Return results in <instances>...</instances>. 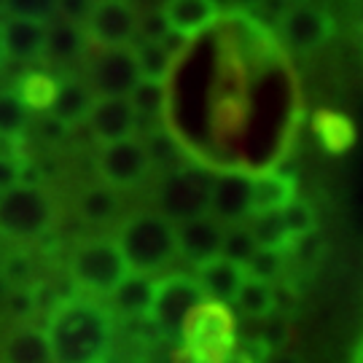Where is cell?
Listing matches in <instances>:
<instances>
[{"mask_svg": "<svg viewBox=\"0 0 363 363\" xmlns=\"http://www.w3.org/2000/svg\"><path fill=\"white\" fill-rule=\"evenodd\" d=\"M164 130L189 164L256 178L277 169L301 121L288 52L267 22L229 9L172 62Z\"/></svg>", "mask_w": 363, "mask_h": 363, "instance_id": "6da1fadb", "label": "cell"}, {"mask_svg": "<svg viewBox=\"0 0 363 363\" xmlns=\"http://www.w3.org/2000/svg\"><path fill=\"white\" fill-rule=\"evenodd\" d=\"M43 334L54 363H103L113 345V318L97 301L67 296L54 301Z\"/></svg>", "mask_w": 363, "mask_h": 363, "instance_id": "7a4b0ae2", "label": "cell"}, {"mask_svg": "<svg viewBox=\"0 0 363 363\" xmlns=\"http://www.w3.org/2000/svg\"><path fill=\"white\" fill-rule=\"evenodd\" d=\"M116 245L130 274H151L178 256L175 226L154 213H135L118 226Z\"/></svg>", "mask_w": 363, "mask_h": 363, "instance_id": "3957f363", "label": "cell"}, {"mask_svg": "<svg viewBox=\"0 0 363 363\" xmlns=\"http://www.w3.org/2000/svg\"><path fill=\"white\" fill-rule=\"evenodd\" d=\"M181 350L194 363H229L237 350V320L226 304L205 301L183 325Z\"/></svg>", "mask_w": 363, "mask_h": 363, "instance_id": "277c9868", "label": "cell"}, {"mask_svg": "<svg viewBox=\"0 0 363 363\" xmlns=\"http://www.w3.org/2000/svg\"><path fill=\"white\" fill-rule=\"evenodd\" d=\"M210 186H213V175L194 164L162 175L154 194L159 216L169 220L172 226L205 218L210 210Z\"/></svg>", "mask_w": 363, "mask_h": 363, "instance_id": "5b68a950", "label": "cell"}, {"mask_svg": "<svg viewBox=\"0 0 363 363\" xmlns=\"http://www.w3.org/2000/svg\"><path fill=\"white\" fill-rule=\"evenodd\" d=\"M84 62H86V78H89L86 86L91 89L94 100L130 97L132 89L140 81V70H138V60H135L132 46L105 49V46L86 43Z\"/></svg>", "mask_w": 363, "mask_h": 363, "instance_id": "8992f818", "label": "cell"}, {"mask_svg": "<svg viewBox=\"0 0 363 363\" xmlns=\"http://www.w3.org/2000/svg\"><path fill=\"white\" fill-rule=\"evenodd\" d=\"M57 210L43 189L16 186L0 194V234L9 240L43 237L54 226Z\"/></svg>", "mask_w": 363, "mask_h": 363, "instance_id": "52a82bcc", "label": "cell"}, {"mask_svg": "<svg viewBox=\"0 0 363 363\" xmlns=\"http://www.w3.org/2000/svg\"><path fill=\"white\" fill-rule=\"evenodd\" d=\"M127 274L130 269H127V261L121 256L116 240H103V237L89 240L78 245L70 259V280L89 294L111 296Z\"/></svg>", "mask_w": 363, "mask_h": 363, "instance_id": "ba28073f", "label": "cell"}, {"mask_svg": "<svg viewBox=\"0 0 363 363\" xmlns=\"http://www.w3.org/2000/svg\"><path fill=\"white\" fill-rule=\"evenodd\" d=\"M208 298L191 274H167L154 283V298L148 320L164 339H181L189 315Z\"/></svg>", "mask_w": 363, "mask_h": 363, "instance_id": "9c48e42d", "label": "cell"}, {"mask_svg": "<svg viewBox=\"0 0 363 363\" xmlns=\"http://www.w3.org/2000/svg\"><path fill=\"white\" fill-rule=\"evenodd\" d=\"M334 30H337V22L323 6L296 3V6H286L280 11L274 35L286 52L312 54L334 35Z\"/></svg>", "mask_w": 363, "mask_h": 363, "instance_id": "30bf717a", "label": "cell"}, {"mask_svg": "<svg viewBox=\"0 0 363 363\" xmlns=\"http://www.w3.org/2000/svg\"><path fill=\"white\" fill-rule=\"evenodd\" d=\"M138 27H140V13L132 3L105 0V3H89L81 30L86 35V43L105 49H124L135 43Z\"/></svg>", "mask_w": 363, "mask_h": 363, "instance_id": "8fae6325", "label": "cell"}, {"mask_svg": "<svg viewBox=\"0 0 363 363\" xmlns=\"http://www.w3.org/2000/svg\"><path fill=\"white\" fill-rule=\"evenodd\" d=\"M97 172L103 186L113 189V191H127L135 189L140 181H145V175L151 172L148 156L140 140H121V143L103 145L97 154Z\"/></svg>", "mask_w": 363, "mask_h": 363, "instance_id": "7c38bea8", "label": "cell"}, {"mask_svg": "<svg viewBox=\"0 0 363 363\" xmlns=\"http://www.w3.org/2000/svg\"><path fill=\"white\" fill-rule=\"evenodd\" d=\"M250 191H253V178L242 172L213 175L208 216L223 229L242 226V220L250 216Z\"/></svg>", "mask_w": 363, "mask_h": 363, "instance_id": "4fadbf2b", "label": "cell"}, {"mask_svg": "<svg viewBox=\"0 0 363 363\" xmlns=\"http://www.w3.org/2000/svg\"><path fill=\"white\" fill-rule=\"evenodd\" d=\"M89 130L103 145L132 140L138 130V116L127 97L121 100H94L89 113Z\"/></svg>", "mask_w": 363, "mask_h": 363, "instance_id": "5bb4252c", "label": "cell"}, {"mask_svg": "<svg viewBox=\"0 0 363 363\" xmlns=\"http://www.w3.org/2000/svg\"><path fill=\"white\" fill-rule=\"evenodd\" d=\"M175 242H178V253L183 259L191 261L194 267H202L220 256L223 226H218L210 216L189 220V223L175 226Z\"/></svg>", "mask_w": 363, "mask_h": 363, "instance_id": "9a60e30c", "label": "cell"}, {"mask_svg": "<svg viewBox=\"0 0 363 363\" xmlns=\"http://www.w3.org/2000/svg\"><path fill=\"white\" fill-rule=\"evenodd\" d=\"M159 13L169 33L181 35L183 40H194L196 35H202L218 22L223 9L210 0H175V3H167L164 9H159Z\"/></svg>", "mask_w": 363, "mask_h": 363, "instance_id": "2e32d148", "label": "cell"}, {"mask_svg": "<svg viewBox=\"0 0 363 363\" xmlns=\"http://www.w3.org/2000/svg\"><path fill=\"white\" fill-rule=\"evenodd\" d=\"M298 183L291 172H280V169H269L253 178V191H250V216H272V213H283V210L296 202Z\"/></svg>", "mask_w": 363, "mask_h": 363, "instance_id": "e0dca14e", "label": "cell"}, {"mask_svg": "<svg viewBox=\"0 0 363 363\" xmlns=\"http://www.w3.org/2000/svg\"><path fill=\"white\" fill-rule=\"evenodd\" d=\"M154 277L148 274H127L118 288L108 298V312L111 318H118L124 323H138L145 320L151 312V298H154Z\"/></svg>", "mask_w": 363, "mask_h": 363, "instance_id": "ac0fdd59", "label": "cell"}, {"mask_svg": "<svg viewBox=\"0 0 363 363\" xmlns=\"http://www.w3.org/2000/svg\"><path fill=\"white\" fill-rule=\"evenodd\" d=\"M46 22L35 19H16L6 16L0 22V38H3V52L11 57L13 62H33L43 57V43H46Z\"/></svg>", "mask_w": 363, "mask_h": 363, "instance_id": "d6986e66", "label": "cell"}, {"mask_svg": "<svg viewBox=\"0 0 363 363\" xmlns=\"http://www.w3.org/2000/svg\"><path fill=\"white\" fill-rule=\"evenodd\" d=\"M245 277H247L245 267H240L234 261H226L223 256L208 261L202 267H196V274H194V280L199 283L205 298L226 304V307H229V301L237 298L240 288L245 283Z\"/></svg>", "mask_w": 363, "mask_h": 363, "instance_id": "ffe728a7", "label": "cell"}, {"mask_svg": "<svg viewBox=\"0 0 363 363\" xmlns=\"http://www.w3.org/2000/svg\"><path fill=\"white\" fill-rule=\"evenodd\" d=\"M0 363H54L49 339L40 328H16L0 345Z\"/></svg>", "mask_w": 363, "mask_h": 363, "instance_id": "44dd1931", "label": "cell"}, {"mask_svg": "<svg viewBox=\"0 0 363 363\" xmlns=\"http://www.w3.org/2000/svg\"><path fill=\"white\" fill-rule=\"evenodd\" d=\"M91 105H94V94L89 86L78 78L67 76L60 81V91H57V100L52 105V116L60 124H65L67 130H73L76 124L89 118Z\"/></svg>", "mask_w": 363, "mask_h": 363, "instance_id": "7402d4cb", "label": "cell"}, {"mask_svg": "<svg viewBox=\"0 0 363 363\" xmlns=\"http://www.w3.org/2000/svg\"><path fill=\"white\" fill-rule=\"evenodd\" d=\"M86 52V35L78 25L70 22H54L46 27V43H43V60L54 65L67 67L70 62L81 60Z\"/></svg>", "mask_w": 363, "mask_h": 363, "instance_id": "603a6c76", "label": "cell"}, {"mask_svg": "<svg viewBox=\"0 0 363 363\" xmlns=\"http://www.w3.org/2000/svg\"><path fill=\"white\" fill-rule=\"evenodd\" d=\"M312 130L320 148L328 154H345L355 145V124L339 111H318L312 116Z\"/></svg>", "mask_w": 363, "mask_h": 363, "instance_id": "cb8c5ba5", "label": "cell"}, {"mask_svg": "<svg viewBox=\"0 0 363 363\" xmlns=\"http://www.w3.org/2000/svg\"><path fill=\"white\" fill-rule=\"evenodd\" d=\"M60 91V78H54L49 70H27L16 81V100L27 111H52Z\"/></svg>", "mask_w": 363, "mask_h": 363, "instance_id": "d4e9b609", "label": "cell"}, {"mask_svg": "<svg viewBox=\"0 0 363 363\" xmlns=\"http://www.w3.org/2000/svg\"><path fill=\"white\" fill-rule=\"evenodd\" d=\"M145 156H148V164H151V169H162L164 175H169V172H178V169H183L189 162H186V156L181 154V148H178V143L169 138V132L164 130V127H156V130H148V135H145Z\"/></svg>", "mask_w": 363, "mask_h": 363, "instance_id": "484cf974", "label": "cell"}, {"mask_svg": "<svg viewBox=\"0 0 363 363\" xmlns=\"http://www.w3.org/2000/svg\"><path fill=\"white\" fill-rule=\"evenodd\" d=\"M118 213V196L113 189H108V186H86L84 189V194L78 196V216L86 220V223H94V226H100V223H111V220L116 218Z\"/></svg>", "mask_w": 363, "mask_h": 363, "instance_id": "4316f807", "label": "cell"}, {"mask_svg": "<svg viewBox=\"0 0 363 363\" xmlns=\"http://www.w3.org/2000/svg\"><path fill=\"white\" fill-rule=\"evenodd\" d=\"M250 229V237H253V242L259 250H272V253H283L288 256L291 253V237H288L286 226H283V218H280V213H272V216H259V218H253V223L247 226Z\"/></svg>", "mask_w": 363, "mask_h": 363, "instance_id": "83f0119b", "label": "cell"}, {"mask_svg": "<svg viewBox=\"0 0 363 363\" xmlns=\"http://www.w3.org/2000/svg\"><path fill=\"white\" fill-rule=\"evenodd\" d=\"M234 304H237L240 312H242L245 318H250V320H267V318L274 312L272 286L245 277V283H242V288H240V294H237V298H234Z\"/></svg>", "mask_w": 363, "mask_h": 363, "instance_id": "f1b7e54d", "label": "cell"}, {"mask_svg": "<svg viewBox=\"0 0 363 363\" xmlns=\"http://www.w3.org/2000/svg\"><path fill=\"white\" fill-rule=\"evenodd\" d=\"M135 49V60H138V70L143 81H154V84H164L172 70V57H169L162 43H132Z\"/></svg>", "mask_w": 363, "mask_h": 363, "instance_id": "f546056e", "label": "cell"}, {"mask_svg": "<svg viewBox=\"0 0 363 363\" xmlns=\"http://www.w3.org/2000/svg\"><path fill=\"white\" fill-rule=\"evenodd\" d=\"M127 100H130L138 121H143V118L162 121L164 103H167V91H164V84H154V81H143V78H140L138 86L132 89V94Z\"/></svg>", "mask_w": 363, "mask_h": 363, "instance_id": "4dcf8cb0", "label": "cell"}, {"mask_svg": "<svg viewBox=\"0 0 363 363\" xmlns=\"http://www.w3.org/2000/svg\"><path fill=\"white\" fill-rule=\"evenodd\" d=\"M30 127V111L16 100L13 91H0V138L22 140Z\"/></svg>", "mask_w": 363, "mask_h": 363, "instance_id": "1f68e13d", "label": "cell"}, {"mask_svg": "<svg viewBox=\"0 0 363 363\" xmlns=\"http://www.w3.org/2000/svg\"><path fill=\"white\" fill-rule=\"evenodd\" d=\"M280 218H283V226H286V232H288V237H291V242H294V245L301 242L304 237L315 234V229H318V216H315V208H312L310 202H304V199L291 202V205L280 213Z\"/></svg>", "mask_w": 363, "mask_h": 363, "instance_id": "d6a6232c", "label": "cell"}, {"mask_svg": "<svg viewBox=\"0 0 363 363\" xmlns=\"http://www.w3.org/2000/svg\"><path fill=\"white\" fill-rule=\"evenodd\" d=\"M245 274L250 280H259L267 286H274L286 277V256L272 250H256L245 264Z\"/></svg>", "mask_w": 363, "mask_h": 363, "instance_id": "836d02e7", "label": "cell"}, {"mask_svg": "<svg viewBox=\"0 0 363 363\" xmlns=\"http://www.w3.org/2000/svg\"><path fill=\"white\" fill-rule=\"evenodd\" d=\"M259 247L250 237L247 226H232V229H223V245H220V256L226 261H234L240 267H245L250 256L256 253Z\"/></svg>", "mask_w": 363, "mask_h": 363, "instance_id": "e575fe53", "label": "cell"}, {"mask_svg": "<svg viewBox=\"0 0 363 363\" xmlns=\"http://www.w3.org/2000/svg\"><path fill=\"white\" fill-rule=\"evenodd\" d=\"M3 11L16 19H35V22H46L54 11H57V3H46V0H30V3H6Z\"/></svg>", "mask_w": 363, "mask_h": 363, "instance_id": "d590c367", "label": "cell"}, {"mask_svg": "<svg viewBox=\"0 0 363 363\" xmlns=\"http://www.w3.org/2000/svg\"><path fill=\"white\" fill-rule=\"evenodd\" d=\"M25 154L13 156V154H0V194L11 191L19 186L22 178V164H25Z\"/></svg>", "mask_w": 363, "mask_h": 363, "instance_id": "8d00e7d4", "label": "cell"}, {"mask_svg": "<svg viewBox=\"0 0 363 363\" xmlns=\"http://www.w3.org/2000/svg\"><path fill=\"white\" fill-rule=\"evenodd\" d=\"M67 127L65 124H60L54 116H46L38 121V135L46 140V143H60V140H65L67 138Z\"/></svg>", "mask_w": 363, "mask_h": 363, "instance_id": "74e56055", "label": "cell"}, {"mask_svg": "<svg viewBox=\"0 0 363 363\" xmlns=\"http://www.w3.org/2000/svg\"><path fill=\"white\" fill-rule=\"evenodd\" d=\"M261 363H304V358H301V355H296V352L280 350V352H269V355H267Z\"/></svg>", "mask_w": 363, "mask_h": 363, "instance_id": "f35d334b", "label": "cell"}, {"mask_svg": "<svg viewBox=\"0 0 363 363\" xmlns=\"http://www.w3.org/2000/svg\"><path fill=\"white\" fill-rule=\"evenodd\" d=\"M229 363H256V361H253L250 355H245V352H234L232 361H229Z\"/></svg>", "mask_w": 363, "mask_h": 363, "instance_id": "ab89813d", "label": "cell"}, {"mask_svg": "<svg viewBox=\"0 0 363 363\" xmlns=\"http://www.w3.org/2000/svg\"><path fill=\"white\" fill-rule=\"evenodd\" d=\"M352 363H363V337H361V342L355 345V352H352Z\"/></svg>", "mask_w": 363, "mask_h": 363, "instance_id": "60d3db41", "label": "cell"}, {"mask_svg": "<svg viewBox=\"0 0 363 363\" xmlns=\"http://www.w3.org/2000/svg\"><path fill=\"white\" fill-rule=\"evenodd\" d=\"M169 363H194V361H191V358H189L183 350H178L175 355H172V361H169Z\"/></svg>", "mask_w": 363, "mask_h": 363, "instance_id": "b9f144b4", "label": "cell"}, {"mask_svg": "<svg viewBox=\"0 0 363 363\" xmlns=\"http://www.w3.org/2000/svg\"><path fill=\"white\" fill-rule=\"evenodd\" d=\"M3 62H6V52H3V38H0V67H3Z\"/></svg>", "mask_w": 363, "mask_h": 363, "instance_id": "7bdbcfd3", "label": "cell"}]
</instances>
